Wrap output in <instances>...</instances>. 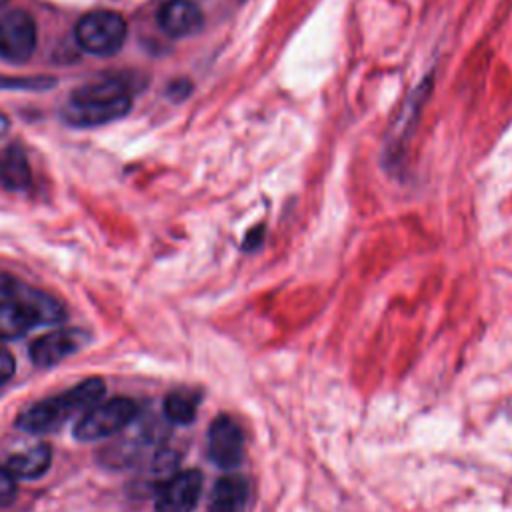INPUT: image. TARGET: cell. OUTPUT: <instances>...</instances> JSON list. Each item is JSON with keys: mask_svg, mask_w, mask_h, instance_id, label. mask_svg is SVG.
<instances>
[{"mask_svg": "<svg viewBox=\"0 0 512 512\" xmlns=\"http://www.w3.org/2000/svg\"><path fill=\"white\" fill-rule=\"evenodd\" d=\"M66 412L64 408L60 406V402L54 398H48V400H42L30 408H26L20 418H18V428L26 430V432H50L54 428H58L64 420H66Z\"/></svg>", "mask_w": 512, "mask_h": 512, "instance_id": "11", "label": "cell"}, {"mask_svg": "<svg viewBox=\"0 0 512 512\" xmlns=\"http://www.w3.org/2000/svg\"><path fill=\"white\" fill-rule=\"evenodd\" d=\"M88 342V334L78 328H62L36 338L30 346V358L36 366L48 368L70 354L78 352Z\"/></svg>", "mask_w": 512, "mask_h": 512, "instance_id": "7", "label": "cell"}, {"mask_svg": "<svg viewBox=\"0 0 512 512\" xmlns=\"http://www.w3.org/2000/svg\"><path fill=\"white\" fill-rule=\"evenodd\" d=\"M202 492V474L182 470L170 476L158 490L154 512H192Z\"/></svg>", "mask_w": 512, "mask_h": 512, "instance_id": "6", "label": "cell"}, {"mask_svg": "<svg viewBox=\"0 0 512 512\" xmlns=\"http://www.w3.org/2000/svg\"><path fill=\"white\" fill-rule=\"evenodd\" d=\"M126 40V22L110 10L84 14L76 22V42L82 50L96 56H110L122 48Z\"/></svg>", "mask_w": 512, "mask_h": 512, "instance_id": "2", "label": "cell"}, {"mask_svg": "<svg viewBox=\"0 0 512 512\" xmlns=\"http://www.w3.org/2000/svg\"><path fill=\"white\" fill-rule=\"evenodd\" d=\"M32 182V172L24 150L16 144L6 146L0 152V186L12 192L26 190Z\"/></svg>", "mask_w": 512, "mask_h": 512, "instance_id": "9", "label": "cell"}, {"mask_svg": "<svg viewBox=\"0 0 512 512\" xmlns=\"http://www.w3.org/2000/svg\"><path fill=\"white\" fill-rule=\"evenodd\" d=\"M130 110V94L118 80H102L78 88L62 108L68 124L90 128L114 122Z\"/></svg>", "mask_w": 512, "mask_h": 512, "instance_id": "1", "label": "cell"}, {"mask_svg": "<svg viewBox=\"0 0 512 512\" xmlns=\"http://www.w3.org/2000/svg\"><path fill=\"white\" fill-rule=\"evenodd\" d=\"M208 456L220 468H234L244 456V434L230 416H218L208 428Z\"/></svg>", "mask_w": 512, "mask_h": 512, "instance_id": "5", "label": "cell"}, {"mask_svg": "<svg viewBox=\"0 0 512 512\" xmlns=\"http://www.w3.org/2000/svg\"><path fill=\"white\" fill-rule=\"evenodd\" d=\"M50 458H52L50 446L36 444V446H30V448L10 456L6 468L14 474V478H36L48 470Z\"/></svg>", "mask_w": 512, "mask_h": 512, "instance_id": "13", "label": "cell"}, {"mask_svg": "<svg viewBox=\"0 0 512 512\" xmlns=\"http://www.w3.org/2000/svg\"><path fill=\"white\" fill-rule=\"evenodd\" d=\"M14 494H16V478L6 466H0V506L10 504L14 500Z\"/></svg>", "mask_w": 512, "mask_h": 512, "instance_id": "17", "label": "cell"}, {"mask_svg": "<svg viewBox=\"0 0 512 512\" xmlns=\"http://www.w3.org/2000/svg\"><path fill=\"white\" fill-rule=\"evenodd\" d=\"M158 26L172 38H184L200 30L202 12L192 0H166L158 8Z\"/></svg>", "mask_w": 512, "mask_h": 512, "instance_id": "8", "label": "cell"}, {"mask_svg": "<svg viewBox=\"0 0 512 512\" xmlns=\"http://www.w3.org/2000/svg\"><path fill=\"white\" fill-rule=\"evenodd\" d=\"M104 390H106V386H104L102 378H86L80 384L58 394L56 400L64 408L66 416H70L74 412H86L92 406H96L102 400Z\"/></svg>", "mask_w": 512, "mask_h": 512, "instance_id": "12", "label": "cell"}, {"mask_svg": "<svg viewBox=\"0 0 512 512\" xmlns=\"http://www.w3.org/2000/svg\"><path fill=\"white\" fill-rule=\"evenodd\" d=\"M6 4V0H0V6H4Z\"/></svg>", "mask_w": 512, "mask_h": 512, "instance_id": "20", "label": "cell"}, {"mask_svg": "<svg viewBox=\"0 0 512 512\" xmlns=\"http://www.w3.org/2000/svg\"><path fill=\"white\" fill-rule=\"evenodd\" d=\"M6 130H8V118L0 112V136H2Z\"/></svg>", "mask_w": 512, "mask_h": 512, "instance_id": "19", "label": "cell"}, {"mask_svg": "<svg viewBox=\"0 0 512 512\" xmlns=\"http://www.w3.org/2000/svg\"><path fill=\"white\" fill-rule=\"evenodd\" d=\"M14 300L20 302L22 306H26L36 324H46V322H58L62 320L64 316V308L60 306V302H56L54 298H50L48 294L44 292H38V290H32V288H24V286H18L14 290Z\"/></svg>", "mask_w": 512, "mask_h": 512, "instance_id": "14", "label": "cell"}, {"mask_svg": "<svg viewBox=\"0 0 512 512\" xmlns=\"http://www.w3.org/2000/svg\"><path fill=\"white\" fill-rule=\"evenodd\" d=\"M34 324L32 312L20 302H0V342L24 336Z\"/></svg>", "mask_w": 512, "mask_h": 512, "instance_id": "15", "label": "cell"}, {"mask_svg": "<svg viewBox=\"0 0 512 512\" xmlns=\"http://www.w3.org/2000/svg\"><path fill=\"white\" fill-rule=\"evenodd\" d=\"M36 48V24L24 10L0 18V56L8 62H26Z\"/></svg>", "mask_w": 512, "mask_h": 512, "instance_id": "4", "label": "cell"}, {"mask_svg": "<svg viewBox=\"0 0 512 512\" xmlns=\"http://www.w3.org/2000/svg\"><path fill=\"white\" fill-rule=\"evenodd\" d=\"M198 410V396L190 390H174L164 400V414L176 424H190Z\"/></svg>", "mask_w": 512, "mask_h": 512, "instance_id": "16", "label": "cell"}, {"mask_svg": "<svg viewBox=\"0 0 512 512\" xmlns=\"http://www.w3.org/2000/svg\"><path fill=\"white\" fill-rule=\"evenodd\" d=\"M136 414H138V406L130 398L118 396L106 402H98L96 406H92L82 414V418L74 428V434L78 440H84V442L106 438L122 430L126 424H130Z\"/></svg>", "mask_w": 512, "mask_h": 512, "instance_id": "3", "label": "cell"}, {"mask_svg": "<svg viewBox=\"0 0 512 512\" xmlns=\"http://www.w3.org/2000/svg\"><path fill=\"white\" fill-rule=\"evenodd\" d=\"M250 488L240 476H224L212 488L210 512H242L248 504Z\"/></svg>", "mask_w": 512, "mask_h": 512, "instance_id": "10", "label": "cell"}, {"mask_svg": "<svg viewBox=\"0 0 512 512\" xmlns=\"http://www.w3.org/2000/svg\"><path fill=\"white\" fill-rule=\"evenodd\" d=\"M14 358L6 348H0V384H4L6 380L12 378L14 374Z\"/></svg>", "mask_w": 512, "mask_h": 512, "instance_id": "18", "label": "cell"}]
</instances>
